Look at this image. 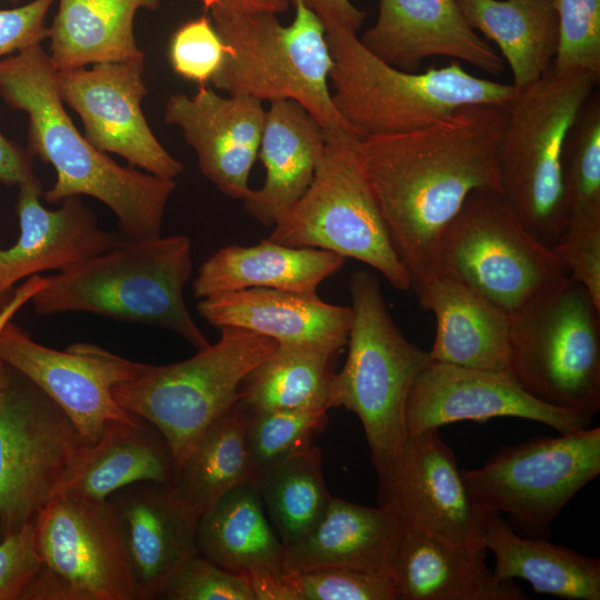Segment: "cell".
<instances>
[{"label":"cell","instance_id":"6da1fadb","mask_svg":"<svg viewBox=\"0 0 600 600\" xmlns=\"http://www.w3.org/2000/svg\"><path fill=\"white\" fill-rule=\"evenodd\" d=\"M507 104H469L423 128L358 140L361 167L414 291L438 276L441 237L477 189L501 191Z\"/></svg>","mask_w":600,"mask_h":600},{"label":"cell","instance_id":"7a4b0ae2","mask_svg":"<svg viewBox=\"0 0 600 600\" xmlns=\"http://www.w3.org/2000/svg\"><path fill=\"white\" fill-rule=\"evenodd\" d=\"M57 69L40 44L0 59V94L28 116L31 157L53 167L56 182L43 191L49 203L89 196L116 214L124 239L161 236L173 179L122 167L94 148L73 124L57 83Z\"/></svg>","mask_w":600,"mask_h":600},{"label":"cell","instance_id":"3957f363","mask_svg":"<svg viewBox=\"0 0 600 600\" xmlns=\"http://www.w3.org/2000/svg\"><path fill=\"white\" fill-rule=\"evenodd\" d=\"M191 271L187 236L122 238L112 248L46 277L31 301L40 316L91 312L169 330L198 351L210 342L184 302Z\"/></svg>","mask_w":600,"mask_h":600},{"label":"cell","instance_id":"277c9868","mask_svg":"<svg viewBox=\"0 0 600 600\" xmlns=\"http://www.w3.org/2000/svg\"><path fill=\"white\" fill-rule=\"evenodd\" d=\"M326 34L332 100L360 138L410 132L463 106H506L517 93L512 83L476 77L458 60L416 73L376 57L356 32L332 26Z\"/></svg>","mask_w":600,"mask_h":600},{"label":"cell","instance_id":"5b68a950","mask_svg":"<svg viewBox=\"0 0 600 600\" xmlns=\"http://www.w3.org/2000/svg\"><path fill=\"white\" fill-rule=\"evenodd\" d=\"M292 4L294 18L288 26L269 11L210 12L224 44L222 64L210 82L229 94L262 102L297 101L326 131L342 130L359 137L332 100V58L324 24L300 0Z\"/></svg>","mask_w":600,"mask_h":600},{"label":"cell","instance_id":"8992f818","mask_svg":"<svg viewBox=\"0 0 600 600\" xmlns=\"http://www.w3.org/2000/svg\"><path fill=\"white\" fill-rule=\"evenodd\" d=\"M600 76L552 68L517 90L498 152L501 193L524 228L554 249L567 230L562 179L566 140Z\"/></svg>","mask_w":600,"mask_h":600},{"label":"cell","instance_id":"52a82bcc","mask_svg":"<svg viewBox=\"0 0 600 600\" xmlns=\"http://www.w3.org/2000/svg\"><path fill=\"white\" fill-rule=\"evenodd\" d=\"M349 293L352 319L348 356L343 368L332 377L328 408H344L357 414L380 479L407 438L408 394L431 359L393 322L376 274L352 272Z\"/></svg>","mask_w":600,"mask_h":600},{"label":"cell","instance_id":"ba28073f","mask_svg":"<svg viewBox=\"0 0 600 600\" xmlns=\"http://www.w3.org/2000/svg\"><path fill=\"white\" fill-rule=\"evenodd\" d=\"M509 372L537 400L600 409V304L570 273L510 313Z\"/></svg>","mask_w":600,"mask_h":600},{"label":"cell","instance_id":"9c48e42d","mask_svg":"<svg viewBox=\"0 0 600 600\" xmlns=\"http://www.w3.org/2000/svg\"><path fill=\"white\" fill-rule=\"evenodd\" d=\"M216 343L192 358L141 373L113 389L119 406L152 424L168 442L177 470L204 431L240 399L247 376L278 342L239 328H220Z\"/></svg>","mask_w":600,"mask_h":600},{"label":"cell","instance_id":"30bf717a","mask_svg":"<svg viewBox=\"0 0 600 600\" xmlns=\"http://www.w3.org/2000/svg\"><path fill=\"white\" fill-rule=\"evenodd\" d=\"M326 137L324 156L310 187L272 226L267 239L356 259L397 290L410 291V274L360 163V138L342 130L326 131Z\"/></svg>","mask_w":600,"mask_h":600},{"label":"cell","instance_id":"8fae6325","mask_svg":"<svg viewBox=\"0 0 600 600\" xmlns=\"http://www.w3.org/2000/svg\"><path fill=\"white\" fill-rule=\"evenodd\" d=\"M568 273L494 189L473 190L439 244L438 276L469 286L509 313Z\"/></svg>","mask_w":600,"mask_h":600},{"label":"cell","instance_id":"7c38bea8","mask_svg":"<svg viewBox=\"0 0 600 600\" xmlns=\"http://www.w3.org/2000/svg\"><path fill=\"white\" fill-rule=\"evenodd\" d=\"M461 472L484 514L506 513L520 533L546 536L564 506L600 473V428L557 438L538 434Z\"/></svg>","mask_w":600,"mask_h":600},{"label":"cell","instance_id":"4fadbf2b","mask_svg":"<svg viewBox=\"0 0 600 600\" xmlns=\"http://www.w3.org/2000/svg\"><path fill=\"white\" fill-rule=\"evenodd\" d=\"M86 442L63 410L10 367L0 392V541L33 522Z\"/></svg>","mask_w":600,"mask_h":600},{"label":"cell","instance_id":"5bb4252c","mask_svg":"<svg viewBox=\"0 0 600 600\" xmlns=\"http://www.w3.org/2000/svg\"><path fill=\"white\" fill-rule=\"evenodd\" d=\"M41 569L26 600H137L108 500L56 496L34 520Z\"/></svg>","mask_w":600,"mask_h":600},{"label":"cell","instance_id":"9a60e30c","mask_svg":"<svg viewBox=\"0 0 600 600\" xmlns=\"http://www.w3.org/2000/svg\"><path fill=\"white\" fill-rule=\"evenodd\" d=\"M0 359L49 396L86 442H96L110 421L139 418L118 404L113 389L137 378L144 363L90 343L56 350L12 321L0 336Z\"/></svg>","mask_w":600,"mask_h":600},{"label":"cell","instance_id":"2e32d148","mask_svg":"<svg viewBox=\"0 0 600 600\" xmlns=\"http://www.w3.org/2000/svg\"><path fill=\"white\" fill-rule=\"evenodd\" d=\"M438 430L407 434L390 469L379 479V504L394 510L407 527L487 550L486 514L464 483L454 451Z\"/></svg>","mask_w":600,"mask_h":600},{"label":"cell","instance_id":"e0dca14e","mask_svg":"<svg viewBox=\"0 0 600 600\" xmlns=\"http://www.w3.org/2000/svg\"><path fill=\"white\" fill-rule=\"evenodd\" d=\"M144 59L96 63L57 72L63 103L80 117L84 137L98 150L124 158L131 167L164 179L183 172L151 131L141 109L148 89Z\"/></svg>","mask_w":600,"mask_h":600},{"label":"cell","instance_id":"ac0fdd59","mask_svg":"<svg viewBox=\"0 0 600 600\" xmlns=\"http://www.w3.org/2000/svg\"><path fill=\"white\" fill-rule=\"evenodd\" d=\"M513 417L543 423L560 434L588 428L591 417L548 406L524 391L510 372L430 360L406 406L407 434L458 421Z\"/></svg>","mask_w":600,"mask_h":600},{"label":"cell","instance_id":"d6986e66","mask_svg":"<svg viewBox=\"0 0 600 600\" xmlns=\"http://www.w3.org/2000/svg\"><path fill=\"white\" fill-rule=\"evenodd\" d=\"M266 109L262 101L228 97L201 84L192 96L174 93L163 109L167 124L177 127L196 153L200 172L223 194L246 200L258 158Z\"/></svg>","mask_w":600,"mask_h":600},{"label":"cell","instance_id":"ffe728a7","mask_svg":"<svg viewBox=\"0 0 600 600\" xmlns=\"http://www.w3.org/2000/svg\"><path fill=\"white\" fill-rule=\"evenodd\" d=\"M120 533L137 600L160 599L182 567L198 553L199 516L182 503L171 486L140 481L107 498Z\"/></svg>","mask_w":600,"mask_h":600},{"label":"cell","instance_id":"44dd1931","mask_svg":"<svg viewBox=\"0 0 600 600\" xmlns=\"http://www.w3.org/2000/svg\"><path fill=\"white\" fill-rule=\"evenodd\" d=\"M376 57L411 71L431 57L464 61L489 74L502 58L464 19L457 0H379L376 23L361 38Z\"/></svg>","mask_w":600,"mask_h":600},{"label":"cell","instance_id":"7402d4cb","mask_svg":"<svg viewBox=\"0 0 600 600\" xmlns=\"http://www.w3.org/2000/svg\"><path fill=\"white\" fill-rule=\"evenodd\" d=\"M42 193L39 179L19 186L20 236L10 248L0 247V287L6 290L42 271H62L121 240L99 227L80 196L68 197L59 209L49 210L40 202Z\"/></svg>","mask_w":600,"mask_h":600},{"label":"cell","instance_id":"603a6c76","mask_svg":"<svg viewBox=\"0 0 600 600\" xmlns=\"http://www.w3.org/2000/svg\"><path fill=\"white\" fill-rule=\"evenodd\" d=\"M199 314L211 326L248 330L278 343L321 347L339 352L347 346L350 307L331 304L317 293L249 288L204 299Z\"/></svg>","mask_w":600,"mask_h":600},{"label":"cell","instance_id":"cb8c5ba5","mask_svg":"<svg viewBox=\"0 0 600 600\" xmlns=\"http://www.w3.org/2000/svg\"><path fill=\"white\" fill-rule=\"evenodd\" d=\"M406 524L387 506H361L331 497L316 526L282 544L281 571L347 568L389 573Z\"/></svg>","mask_w":600,"mask_h":600},{"label":"cell","instance_id":"d4e9b609","mask_svg":"<svg viewBox=\"0 0 600 600\" xmlns=\"http://www.w3.org/2000/svg\"><path fill=\"white\" fill-rule=\"evenodd\" d=\"M486 551L406 526L391 567L397 600L528 599L513 580L494 576Z\"/></svg>","mask_w":600,"mask_h":600},{"label":"cell","instance_id":"484cf974","mask_svg":"<svg viewBox=\"0 0 600 600\" xmlns=\"http://www.w3.org/2000/svg\"><path fill=\"white\" fill-rule=\"evenodd\" d=\"M567 230L553 249L568 272L600 301V94L581 109L562 154Z\"/></svg>","mask_w":600,"mask_h":600},{"label":"cell","instance_id":"4316f807","mask_svg":"<svg viewBox=\"0 0 600 600\" xmlns=\"http://www.w3.org/2000/svg\"><path fill=\"white\" fill-rule=\"evenodd\" d=\"M326 130L293 100L269 102L258 157L266 177L243 200L246 211L263 226H273L308 190L322 161Z\"/></svg>","mask_w":600,"mask_h":600},{"label":"cell","instance_id":"83f0119b","mask_svg":"<svg viewBox=\"0 0 600 600\" xmlns=\"http://www.w3.org/2000/svg\"><path fill=\"white\" fill-rule=\"evenodd\" d=\"M436 318L430 359L460 367L509 372L510 313L469 286L437 276L413 291Z\"/></svg>","mask_w":600,"mask_h":600},{"label":"cell","instance_id":"f1b7e54d","mask_svg":"<svg viewBox=\"0 0 600 600\" xmlns=\"http://www.w3.org/2000/svg\"><path fill=\"white\" fill-rule=\"evenodd\" d=\"M177 466L163 436L148 421L113 420L96 442H83L70 462L58 494L106 500L128 484L172 486ZM57 494V496H58Z\"/></svg>","mask_w":600,"mask_h":600},{"label":"cell","instance_id":"f546056e","mask_svg":"<svg viewBox=\"0 0 600 600\" xmlns=\"http://www.w3.org/2000/svg\"><path fill=\"white\" fill-rule=\"evenodd\" d=\"M346 258L327 250L280 244L268 239L258 244H230L210 256L198 269L193 293L204 299L249 288L317 293L336 274Z\"/></svg>","mask_w":600,"mask_h":600},{"label":"cell","instance_id":"4dcf8cb0","mask_svg":"<svg viewBox=\"0 0 600 600\" xmlns=\"http://www.w3.org/2000/svg\"><path fill=\"white\" fill-rule=\"evenodd\" d=\"M484 547L494 556L500 580H526L532 589L567 600L600 599V560L553 544L541 537L516 532L498 512L484 517Z\"/></svg>","mask_w":600,"mask_h":600},{"label":"cell","instance_id":"1f68e13d","mask_svg":"<svg viewBox=\"0 0 600 600\" xmlns=\"http://www.w3.org/2000/svg\"><path fill=\"white\" fill-rule=\"evenodd\" d=\"M160 0H59L49 27L50 61L58 71L88 64L142 60L133 34L140 9Z\"/></svg>","mask_w":600,"mask_h":600},{"label":"cell","instance_id":"d6a6232c","mask_svg":"<svg viewBox=\"0 0 600 600\" xmlns=\"http://www.w3.org/2000/svg\"><path fill=\"white\" fill-rule=\"evenodd\" d=\"M197 549L200 556L244 578L282 572V542L250 483L232 489L200 516Z\"/></svg>","mask_w":600,"mask_h":600},{"label":"cell","instance_id":"836d02e7","mask_svg":"<svg viewBox=\"0 0 600 600\" xmlns=\"http://www.w3.org/2000/svg\"><path fill=\"white\" fill-rule=\"evenodd\" d=\"M472 29L500 49L513 87L523 89L551 67L558 47L557 0H457Z\"/></svg>","mask_w":600,"mask_h":600},{"label":"cell","instance_id":"e575fe53","mask_svg":"<svg viewBox=\"0 0 600 600\" xmlns=\"http://www.w3.org/2000/svg\"><path fill=\"white\" fill-rule=\"evenodd\" d=\"M248 410L239 401L214 421L177 470L174 496L199 517L232 489L252 481Z\"/></svg>","mask_w":600,"mask_h":600},{"label":"cell","instance_id":"d590c367","mask_svg":"<svg viewBox=\"0 0 600 600\" xmlns=\"http://www.w3.org/2000/svg\"><path fill=\"white\" fill-rule=\"evenodd\" d=\"M337 353L321 347L278 343L244 379L240 402L250 411L329 409L331 361Z\"/></svg>","mask_w":600,"mask_h":600},{"label":"cell","instance_id":"8d00e7d4","mask_svg":"<svg viewBox=\"0 0 600 600\" xmlns=\"http://www.w3.org/2000/svg\"><path fill=\"white\" fill-rule=\"evenodd\" d=\"M251 484L282 544L308 533L332 497L324 482L321 452L313 444L264 467Z\"/></svg>","mask_w":600,"mask_h":600},{"label":"cell","instance_id":"74e56055","mask_svg":"<svg viewBox=\"0 0 600 600\" xmlns=\"http://www.w3.org/2000/svg\"><path fill=\"white\" fill-rule=\"evenodd\" d=\"M328 410L326 407L248 410L247 446L252 480L264 467L312 444L313 434L326 424Z\"/></svg>","mask_w":600,"mask_h":600},{"label":"cell","instance_id":"f35d334b","mask_svg":"<svg viewBox=\"0 0 600 600\" xmlns=\"http://www.w3.org/2000/svg\"><path fill=\"white\" fill-rule=\"evenodd\" d=\"M559 39L552 68L600 76V0H557Z\"/></svg>","mask_w":600,"mask_h":600},{"label":"cell","instance_id":"ab89813d","mask_svg":"<svg viewBox=\"0 0 600 600\" xmlns=\"http://www.w3.org/2000/svg\"><path fill=\"white\" fill-rule=\"evenodd\" d=\"M282 573L298 600H397L389 573L347 568Z\"/></svg>","mask_w":600,"mask_h":600},{"label":"cell","instance_id":"60d3db41","mask_svg":"<svg viewBox=\"0 0 600 600\" xmlns=\"http://www.w3.org/2000/svg\"><path fill=\"white\" fill-rule=\"evenodd\" d=\"M223 57L224 44L207 16L179 27L169 46V60L174 73L200 86L211 81Z\"/></svg>","mask_w":600,"mask_h":600},{"label":"cell","instance_id":"b9f144b4","mask_svg":"<svg viewBox=\"0 0 600 600\" xmlns=\"http://www.w3.org/2000/svg\"><path fill=\"white\" fill-rule=\"evenodd\" d=\"M160 599L256 600V597L244 577L229 572L197 553L169 580Z\"/></svg>","mask_w":600,"mask_h":600},{"label":"cell","instance_id":"7bdbcfd3","mask_svg":"<svg viewBox=\"0 0 600 600\" xmlns=\"http://www.w3.org/2000/svg\"><path fill=\"white\" fill-rule=\"evenodd\" d=\"M34 521L0 541V600H26L41 569Z\"/></svg>","mask_w":600,"mask_h":600},{"label":"cell","instance_id":"ee69618b","mask_svg":"<svg viewBox=\"0 0 600 600\" xmlns=\"http://www.w3.org/2000/svg\"><path fill=\"white\" fill-rule=\"evenodd\" d=\"M54 1L32 0L17 8L0 9V59L49 38L46 17Z\"/></svg>","mask_w":600,"mask_h":600},{"label":"cell","instance_id":"f6af8a7d","mask_svg":"<svg viewBox=\"0 0 600 600\" xmlns=\"http://www.w3.org/2000/svg\"><path fill=\"white\" fill-rule=\"evenodd\" d=\"M296 0H290L292 3ZM312 10L326 28L338 26L356 32L361 28L367 13L357 8L351 0H300Z\"/></svg>","mask_w":600,"mask_h":600},{"label":"cell","instance_id":"bcb514c9","mask_svg":"<svg viewBox=\"0 0 600 600\" xmlns=\"http://www.w3.org/2000/svg\"><path fill=\"white\" fill-rule=\"evenodd\" d=\"M31 156L0 132V182L20 186L38 179L34 176Z\"/></svg>","mask_w":600,"mask_h":600},{"label":"cell","instance_id":"7dc6e473","mask_svg":"<svg viewBox=\"0 0 600 600\" xmlns=\"http://www.w3.org/2000/svg\"><path fill=\"white\" fill-rule=\"evenodd\" d=\"M46 284V277L34 274L13 290V294L6 307L0 311V336L4 327L12 321L14 314ZM10 377V367L0 359V392L7 386Z\"/></svg>","mask_w":600,"mask_h":600},{"label":"cell","instance_id":"c3c4849f","mask_svg":"<svg viewBox=\"0 0 600 600\" xmlns=\"http://www.w3.org/2000/svg\"><path fill=\"white\" fill-rule=\"evenodd\" d=\"M256 600H298L283 573H253L246 577Z\"/></svg>","mask_w":600,"mask_h":600},{"label":"cell","instance_id":"681fc988","mask_svg":"<svg viewBox=\"0 0 600 600\" xmlns=\"http://www.w3.org/2000/svg\"><path fill=\"white\" fill-rule=\"evenodd\" d=\"M209 12L217 10L284 12L290 0H202Z\"/></svg>","mask_w":600,"mask_h":600},{"label":"cell","instance_id":"f907efd6","mask_svg":"<svg viewBox=\"0 0 600 600\" xmlns=\"http://www.w3.org/2000/svg\"><path fill=\"white\" fill-rule=\"evenodd\" d=\"M13 290H6L0 287V311L6 307L13 294Z\"/></svg>","mask_w":600,"mask_h":600}]
</instances>
